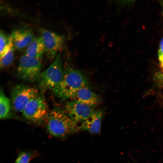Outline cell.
Instances as JSON below:
<instances>
[{
    "label": "cell",
    "instance_id": "9c48e42d",
    "mask_svg": "<svg viewBox=\"0 0 163 163\" xmlns=\"http://www.w3.org/2000/svg\"><path fill=\"white\" fill-rule=\"evenodd\" d=\"M70 99L71 100L94 107L98 105L101 102L98 95L91 90L88 86L79 89L75 92Z\"/></svg>",
    "mask_w": 163,
    "mask_h": 163
},
{
    "label": "cell",
    "instance_id": "ba28073f",
    "mask_svg": "<svg viewBox=\"0 0 163 163\" xmlns=\"http://www.w3.org/2000/svg\"><path fill=\"white\" fill-rule=\"evenodd\" d=\"M94 107L81 102L71 100L66 103L65 110L72 120L77 123L81 124L94 111Z\"/></svg>",
    "mask_w": 163,
    "mask_h": 163
},
{
    "label": "cell",
    "instance_id": "4fadbf2b",
    "mask_svg": "<svg viewBox=\"0 0 163 163\" xmlns=\"http://www.w3.org/2000/svg\"><path fill=\"white\" fill-rule=\"evenodd\" d=\"M12 107L11 100L5 94L3 89L1 88L0 91V118L1 119H7L11 117Z\"/></svg>",
    "mask_w": 163,
    "mask_h": 163
},
{
    "label": "cell",
    "instance_id": "6da1fadb",
    "mask_svg": "<svg viewBox=\"0 0 163 163\" xmlns=\"http://www.w3.org/2000/svg\"><path fill=\"white\" fill-rule=\"evenodd\" d=\"M45 121L47 131L55 137L63 138L81 130L80 125L72 120L65 110L59 107L49 111Z\"/></svg>",
    "mask_w": 163,
    "mask_h": 163
},
{
    "label": "cell",
    "instance_id": "d6986e66",
    "mask_svg": "<svg viewBox=\"0 0 163 163\" xmlns=\"http://www.w3.org/2000/svg\"><path fill=\"white\" fill-rule=\"evenodd\" d=\"M160 66L161 69L162 73H163V56L158 58Z\"/></svg>",
    "mask_w": 163,
    "mask_h": 163
},
{
    "label": "cell",
    "instance_id": "5b68a950",
    "mask_svg": "<svg viewBox=\"0 0 163 163\" xmlns=\"http://www.w3.org/2000/svg\"><path fill=\"white\" fill-rule=\"evenodd\" d=\"M39 93L36 88L24 84L15 86L11 92L12 107L17 112L22 113L28 104Z\"/></svg>",
    "mask_w": 163,
    "mask_h": 163
},
{
    "label": "cell",
    "instance_id": "e0dca14e",
    "mask_svg": "<svg viewBox=\"0 0 163 163\" xmlns=\"http://www.w3.org/2000/svg\"><path fill=\"white\" fill-rule=\"evenodd\" d=\"M156 78L159 85L163 88V73L157 74Z\"/></svg>",
    "mask_w": 163,
    "mask_h": 163
},
{
    "label": "cell",
    "instance_id": "2e32d148",
    "mask_svg": "<svg viewBox=\"0 0 163 163\" xmlns=\"http://www.w3.org/2000/svg\"><path fill=\"white\" fill-rule=\"evenodd\" d=\"M32 157L31 154L28 152H21L18 156L14 163H29Z\"/></svg>",
    "mask_w": 163,
    "mask_h": 163
},
{
    "label": "cell",
    "instance_id": "9a60e30c",
    "mask_svg": "<svg viewBox=\"0 0 163 163\" xmlns=\"http://www.w3.org/2000/svg\"><path fill=\"white\" fill-rule=\"evenodd\" d=\"M14 49L13 45L7 53L0 58V67L1 69L6 68L12 64L14 59Z\"/></svg>",
    "mask_w": 163,
    "mask_h": 163
},
{
    "label": "cell",
    "instance_id": "277c9868",
    "mask_svg": "<svg viewBox=\"0 0 163 163\" xmlns=\"http://www.w3.org/2000/svg\"><path fill=\"white\" fill-rule=\"evenodd\" d=\"M42 66L41 58H31L24 54L19 60L17 70L18 76L19 78L26 82H37L41 72Z\"/></svg>",
    "mask_w": 163,
    "mask_h": 163
},
{
    "label": "cell",
    "instance_id": "52a82bcc",
    "mask_svg": "<svg viewBox=\"0 0 163 163\" xmlns=\"http://www.w3.org/2000/svg\"><path fill=\"white\" fill-rule=\"evenodd\" d=\"M40 30L46 57L51 61L54 60L57 52L62 46L64 37L48 30L44 29Z\"/></svg>",
    "mask_w": 163,
    "mask_h": 163
},
{
    "label": "cell",
    "instance_id": "ffe728a7",
    "mask_svg": "<svg viewBox=\"0 0 163 163\" xmlns=\"http://www.w3.org/2000/svg\"><path fill=\"white\" fill-rule=\"evenodd\" d=\"M160 5L161 8V14L163 17V2H160Z\"/></svg>",
    "mask_w": 163,
    "mask_h": 163
},
{
    "label": "cell",
    "instance_id": "ac0fdd59",
    "mask_svg": "<svg viewBox=\"0 0 163 163\" xmlns=\"http://www.w3.org/2000/svg\"><path fill=\"white\" fill-rule=\"evenodd\" d=\"M163 56V37L161 39L158 51V58Z\"/></svg>",
    "mask_w": 163,
    "mask_h": 163
},
{
    "label": "cell",
    "instance_id": "8fae6325",
    "mask_svg": "<svg viewBox=\"0 0 163 163\" xmlns=\"http://www.w3.org/2000/svg\"><path fill=\"white\" fill-rule=\"evenodd\" d=\"M103 112L101 110H95L86 120L80 124L81 130L87 131L93 134L100 132Z\"/></svg>",
    "mask_w": 163,
    "mask_h": 163
},
{
    "label": "cell",
    "instance_id": "7c38bea8",
    "mask_svg": "<svg viewBox=\"0 0 163 163\" xmlns=\"http://www.w3.org/2000/svg\"><path fill=\"white\" fill-rule=\"evenodd\" d=\"M44 53V46L40 36L34 38L28 45L25 54L31 58H40Z\"/></svg>",
    "mask_w": 163,
    "mask_h": 163
},
{
    "label": "cell",
    "instance_id": "8992f818",
    "mask_svg": "<svg viewBox=\"0 0 163 163\" xmlns=\"http://www.w3.org/2000/svg\"><path fill=\"white\" fill-rule=\"evenodd\" d=\"M49 112L43 96L39 94L28 104L22 113L27 119L39 123L45 120Z\"/></svg>",
    "mask_w": 163,
    "mask_h": 163
},
{
    "label": "cell",
    "instance_id": "30bf717a",
    "mask_svg": "<svg viewBox=\"0 0 163 163\" xmlns=\"http://www.w3.org/2000/svg\"><path fill=\"white\" fill-rule=\"evenodd\" d=\"M15 49H20L27 46L34 38L30 29L21 28L13 30L11 35Z\"/></svg>",
    "mask_w": 163,
    "mask_h": 163
},
{
    "label": "cell",
    "instance_id": "5bb4252c",
    "mask_svg": "<svg viewBox=\"0 0 163 163\" xmlns=\"http://www.w3.org/2000/svg\"><path fill=\"white\" fill-rule=\"evenodd\" d=\"M13 45L11 35H6L2 31L0 33V57L3 56Z\"/></svg>",
    "mask_w": 163,
    "mask_h": 163
},
{
    "label": "cell",
    "instance_id": "7a4b0ae2",
    "mask_svg": "<svg viewBox=\"0 0 163 163\" xmlns=\"http://www.w3.org/2000/svg\"><path fill=\"white\" fill-rule=\"evenodd\" d=\"M87 78L80 71L68 68L64 71L63 79L60 84L52 91L62 100L70 98L80 88L88 86Z\"/></svg>",
    "mask_w": 163,
    "mask_h": 163
},
{
    "label": "cell",
    "instance_id": "3957f363",
    "mask_svg": "<svg viewBox=\"0 0 163 163\" xmlns=\"http://www.w3.org/2000/svg\"><path fill=\"white\" fill-rule=\"evenodd\" d=\"M64 74L61 55L59 53L49 66L40 73L37 81L39 90L43 93L52 91L61 83Z\"/></svg>",
    "mask_w": 163,
    "mask_h": 163
}]
</instances>
